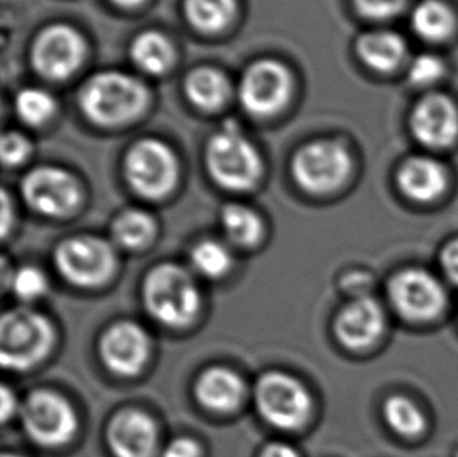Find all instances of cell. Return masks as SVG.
I'll return each instance as SVG.
<instances>
[{"label":"cell","mask_w":458,"mask_h":457,"mask_svg":"<svg viewBox=\"0 0 458 457\" xmlns=\"http://www.w3.org/2000/svg\"><path fill=\"white\" fill-rule=\"evenodd\" d=\"M148 90L131 75L106 71L89 79L81 91V106L94 123L118 125L143 112Z\"/></svg>","instance_id":"obj_1"},{"label":"cell","mask_w":458,"mask_h":457,"mask_svg":"<svg viewBox=\"0 0 458 457\" xmlns=\"http://www.w3.org/2000/svg\"><path fill=\"white\" fill-rule=\"evenodd\" d=\"M143 299L149 315L173 328L191 323L200 307V295L191 274L173 263L157 266L148 274Z\"/></svg>","instance_id":"obj_2"},{"label":"cell","mask_w":458,"mask_h":457,"mask_svg":"<svg viewBox=\"0 0 458 457\" xmlns=\"http://www.w3.org/2000/svg\"><path fill=\"white\" fill-rule=\"evenodd\" d=\"M211 177L232 192H244L261 176V159L235 121H227L207 146Z\"/></svg>","instance_id":"obj_3"},{"label":"cell","mask_w":458,"mask_h":457,"mask_svg":"<svg viewBox=\"0 0 458 457\" xmlns=\"http://www.w3.org/2000/svg\"><path fill=\"white\" fill-rule=\"evenodd\" d=\"M52 326L35 310L6 312L0 322V358L8 370H29L49 352Z\"/></svg>","instance_id":"obj_4"},{"label":"cell","mask_w":458,"mask_h":457,"mask_svg":"<svg viewBox=\"0 0 458 457\" xmlns=\"http://www.w3.org/2000/svg\"><path fill=\"white\" fill-rule=\"evenodd\" d=\"M255 404L261 417L280 429L302 427L311 410L304 385L282 371H271L255 385Z\"/></svg>","instance_id":"obj_5"},{"label":"cell","mask_w":458,"mask_h":457,"mask_svg":"<svg viewBox=\"0 0 458 457\" xmlns=\"http://www.w3.org/2000/svg\"><path fill=\"white\" fill-rule=\"evenodd\" d=\"M351 167V155L343 144L319 140L299 149L293 159V176L305 192L324 194L347 179Z\"/></svg>","instance_id":"obj_6"},{"label":"cell","mask_w":458,"mask_h":457,"mask_svg":"<svg viewBox=\"0 0 458 457\" xmlns=\"http://www.w3.org/2000/svg\"><path fill=\"white\" fill-rule=\"evenodd\" d=\"M125 177L144 198L160 199L173 190L177 180V160L165 142L143 140L125 157Z\"/></svg>","instance_id":"obj_7"},{"label":"cell","mask_w":458,"mask_h":457,"mask_svg":"<svg viewBox=\"0 0 458 457\" xmlns=\"http://www.w3.org/2000/svg\"><path fill=\"white\" fill-rule=\"evenodd\" d=\"M22 427L33 442L58 446L72 439L77 429L74 409L63 396L52 392H35L19 408Z\"/></svg>","instance_id":"obj_8"},{"label":"cell","mask_w":458,"mask_h":457,"mask_svg":"<svg viewBox=\"0 0 458 457\" xmlns=\"http://www.w3.org/2000/svg\"><path fill=\"white\" fill-rule=\"evenodd\" d=\"M114 253L106 241L96 237H77L55 249V265L71 284L94 287L106 282L114 272Z\"/></svg>","instance_id":"obj_9"},{"label":"cell","mask_w":458,"mask_h":457,"mask_svg":"<svg viewBox=\"0 0 458 457\" xmlns=\"http://www.w3.org/2000/svg\"><path fill=\"white\" fill-rule=\"evenodd\" d=\"M292 91V77L284 65L269 58L252 63L242 77V108L254 116H273L285 107Z\"/></svg>","instance_id":"obj_10"},{"label":"cell","mask_w":458,"mask_h":457,"mask_svg":"<svg viewBox=\"0 0 458 457\" xmlns=\"http://www.w3.org/2000/svg\"><path fill=\"white\" fill-rule=\"evenodd\" d=\"M87 44L69 25H50L39 33L31 49V62L39 74L50 81H64L81 68Z\"/></svg>","instance_id":"obj_11"},{"label":"cell","mask_w":458,"mask_h":457,"mask_svg":"<svg viewBox=\"0 0 458 457\" xmlns=\"http://www.w3.org/2000/svg\"><path fill=\"white\" fill-rule=\"evenodd\" d=\"M390 297L394 309L413 322L432 320L446 304V291L440 280L420 268L396 274L391 280Z\"/></svg>","instance_id":"obj_12"},{"label":"cell","mask_w":458,"mask_h":457,"mask_svg":"<svg viewBox=\"0 0 458 457\" xmlns=\"http://www.w3.org/2000/svg\"><path fill=\"white\" fill-rule=\"evenodd\" d=\"M22 194L31 209L46 217H66L74 211L81 192L77 180L64 169L41 167L22 180Z\"/></svg>","instance_id":"obj_13"},{"label":"cell","mask_w":458,"mask_h":457,"mask_svg":"<svg viewBox=\"0 0 458 457\" xmlns=\"http://www.w3.org/2000/svg\"><path fill=\"white\" fill-rule=\"evenodd\" d=\"M149 337L137 323H116L100 341L104 364L124 376H133L141 371L149 358Z\"/></svg>","instance_id":"obj_14"},{"label":"cell","mask_w":458,"mask_h":457,"mask_svg":"<svg viewBox=\"0 0 458 457\" xmlns=\"http://www.w3.org/2000/svg\"><path fill=\"white\" fill-rule=\"evenodd\" d=\"M411 130L428 148H447L458 138V108L443 94H430L418 102Z\"/></svg>","instance_id":"obj_15"},{"label":"cell","mask_w":458,"mask_h":457,"mask_svg":"<svg viewBox=\"0 0 458 457\" xmlns=\"http://www.w3.org/2000/svg\"><path fill=\"white\" fill-rule=\"evenodd\" d=\"M106 437L116 457H152L158 434L149 415L125 409L110 421Z\"/></svg>","instance_id":"obj_16"},{"label":"cell","mask_w":458,"mask_h":457,"mask_svg":"<svg viewBox=\"0 0 458 457\" xmlns=\"http://www.w3.org/2000/svg\"><path fill=\"white\" fill-rule=\"evenodd\" d=\"M384 328V309L372 297H359L347 304L335 323L338 339L349 348L371 345L382 335Z\"/></svg>","instance_id":"obj_17"},{"label":"cell","mask_w":458,"mask_h":457,"mask_svg":"<svg viewBox=\"0 0 458 457\" xmlns=\"http://www.w3.org/2000/svg\"><path fill=\"white\" fill-rule=\"evenodd\" d=\"M399 186L405 196L418 203H430L446 190L445 167L428 157H413L399 169Z\"/></svg>","instance_id":"obj_18"},{"label":"cell","mask_w":458,"mask_h":457,"mask_svg":"<svg viewBox=\"0 0 458 457\" xmlns=\"http://www.w3.org/2000/svg\"><path fill=\"white\" fill-rule=\"evenodd\" d=\"M244 385L240 376L229 368H208L196 384V396L205 408L217 412L235 409L242 401Z\"/></svg>","instance_id":"obj_19"},{"label":"cell","mask_w":458,"mask_h":457,"mask_svg":"<svg viewBox=\"0 0 458 457\" xmlns=\"http://www.w3.org/2000/svg\"><path fill=\"white\" fill-rule=\"evenodd\" d=\"M357 50L369 68L390 73L405 60L407 44L394 31H369L360 38Z\"/></svg>","instance_id":"obj_20"},{"label":"cell","mask_w":458,"mask_h":457,"mask_svg":"<svg viewBox=\"0 0 458 457\" xmlns=\"http://www.w3.org/2000/svg\"><path fill=\"white\" fill-rule=\"evenodd\" d=\"M185 88L188 99L204 110H216L230 96L229 79L215 68L192 71L186 79Z\"/></svg>","instance_id":"obj_21"},{"label":"cell","mask_w":458,"mask_h":457,"mask_svg":"<svg viewBox=\"0 0 458 457\" xmlns=\"http://www.w3.org/2000/svg\"><path fill=\"white\" fill-rule=\"evenodd\" d=\"M131 56L143 73L158 75L171 68L174 47L171 41L158 31H144L131 43Z\"/></svg>","instance_id":"obj_22"},{"label":"cell","mask_w":458,"mask_h":457,"mask_svg":"<svg viewBox=\"0 0 458 457\" xmlns=\"http://www.w3.org/2000/svg\"><path fill=\"white\" fill-rule=\"evenodd\" d=\"M411 25L420 37L440 43L451 37L455 18L451 8L440 0H424L411 14Z\"/></svg>","instance_id":"obj_23"},{"label":"cell","mask_w":458,"mask_h":457,"mask_svg":"<svg viewBox=\"0 0 458 457\" xmlns=\"http://www.w3.org/2000/svg\"><path fill=\"white\" fill-rule=\"evenodd\" d=\"M188 21L202 31H217L233 19L236 0H186Z\"/></svg>","instance_id":"obj_24"},{"label":"cell","mask_w":458,"mask_h":457,"mask_svg":"<svg viewBox=\"0 0 458 457\" xmlns=\"http://www.w3.org/2000/svg\"><path fill=\"white\" fill-rule=\"evenodd\" d=\"M221 224L230 240L240 246H252L260 240V218L242 204L225 205L221 213Z\"/></svg>","instance_id":"obj_25"},{"label":"cell","mask_w":458,"mask_h":457,"mask_svg":"<svg viewBox=\"0 0 458 457\" xmlns=\"http://www.w3.org/2000/svg\"><path fill=\"white\" fill-rule=\"evenodd\" d=\"M154 220L143 211H131L121 213L113 223V238L119 246L137 249L152 238Z\"/></svg>","instance_id":"obj_26"},{"label":"cell","mask_w":458,"mask_h":457,"mask_svg":"<svg viewBox=\"0 0 458 457\" xmlns=\"http://www.w3.org/2000/svg\"><path fill=\"white\" fill-rule=\"evenodd\" d=\"M384 414L391 429L403 435H416L426 427L421 409L405 396H391L385 402Z\"/></svg>","instance_id":"obj_27"},{"label":"cell","mask_w":458,"mask_h":457,"mask_svg":"<svg viewBox=\"0 0 458 457\" xmlns=\"http://www.w3.org/2000/svg\"><path fill=\"white\" fill-rule=\"evenodd\" d=\"M191 263L194 270L205 278H223L232 266V255L221 243L205 240L192 249Z\"/></svg>","instance_id":"obj_28"},{"label":"cell","mask_w":458,"mask_h":457,"mask_svg":"<svg viewBox=\"0 0 458 457\" xmlns=\"http://www.w3.org/2000/svg\"><path fill=\"white\" fill-rule=\"evenodd\" d=\"M16 113L25 124L41 125L55 112V100L39 88H25L16 98Z\"/></svg>","instance_id":"obj_29"},{"label":"cell","mask_w":458,"mask_h":457,"mask_svg":"<svg viewBox=\"0 0 458 457\" xmlns=\"http://www.w3.org/2000/svg\"><path fill=\"white\" fill-rule=\"evenodd\" d=\"M10 287L13 293L25 303L35 301L38 297H43L47 290V279L44 272L35 266H22L16 272H12Z\"/></svg>","instance_id":"obj_30"},{"label":"cell","mask_w":458,"mask_h":457,"mask_svg":"<svg viewBox=\"0 0 458 457\" xmlns=\"http://www.w3.org/2000/svg\"><path fill=\"white\" fill-rule=\"evenodd\" d=\"M445 74V63L440 56L434 54H422L416 56L409 68V79L413 85L428 87L437 81H440Z\"/></svg>","instance_id":"obj_31"},{"label":"cell","mask_w":458,"mask_h":457,"mask_svg":"<svg viewBox=\"0 0 458 457\" xmlns=\"http://www.w3.org/2000/svg\"><path fill=\"white\" fill-rule=\"evenodd\" d=\"M30 142L25 136L21 135V134H14V132L5 134L2 138V142H0L2 160L10 167L22 163L30 154Z\"/></svg>","instance_id":"obj_32"},{"label":"cell","mask_w":458,"mask_h":457,"mask_svg":"<svg viewBox=\"0 0 458 457\" xmlns=\"http://www.w3.org/2000/svg\"><path fill=\"white\" fill-rule=\"evenodd\" d=\"M407 0H355V5L366 18L386 19L403 12Z\"/></svg>","instance_id":"obj_33"},{"label":"cell","mask_w":458,"mask_h":457,"mask_svg":"<svg viewBox=\"0 0 458 457\" xmlns=\"http://www.w3.org/2000/svg\"><path fill=\"white\" fill-rule=\"evenodd\" d=\"M163 457H199V446L194 440L179 437L167 444Z\"/></svg>","instance_id":"obj_34"},{"label":"cell","mask_w":458,"mask_h":457,"mask_svg":"<svg viewBox=\"0 0 458 457\" xmlns=\"http://www.w3.org/2000/svg\"><path fill=\"white\" fill-rule=\"evenodd\" d=\"M441 265L447 278L458 284V238L447 243L441 253Z\"/></svg>","instance_id":"obj_35"},{"label":"cell","mask_w":458,"mask_h":457,"mask_svg":"<svg viewBox=\"0 0 458 457\" xmlns=\"http://www.w3.org/2000/svg\"><path fill=\"white\" fill-rule=\"evenodd\" d=\"M261 457H299V454L292 445L282 444V442H274L263 450Z\"/></svg>","instance_id":"obj_36"},{"label":"cell","mask_w":458,"mask_h":457,"mask_svg":"<svg viewBox=\"0 0 458 457\" xmlns=\"http://www.w3.org/2000/svg\"><path fill=\"white\" fill-rule=\"evenodd\" d=\"M18 408H21V406L16 401L14 393L4 387L2 389V418H4V421L10 420V417L18 410Z\"/></svg>","instance_id":"obj_37"},{"label":"cell","mask_w":458,"mask_h":457,"mask_svg":"<svg viewBox=\"0 0 458 457\" xmlns=\"http://www.w3.org/2000/svg\"><path fill=\"white\" fill-rule=\"evenodd\" d=\"M8 211H10V205H8V198H6L5 193H4V226H2V230H4V235L8 232V223H10V218H8Z\"/></svg>","instance_id":"obj_38"},{"label":"cell","mask_w":458,"mask_h":457,"mask_svg":"<svg viewBox=\"0 0 458 457\" xmlns=\"http://www.w3.org/2000/svg\"><path fill=\"white\" fill-rule=\"evenodd\" d=\"M112 2L121 6H135L140 5L144 0H112Z\"/></svg>","instance_id":"obj_39"},{"label":"cell","mask_w":458,"mask_h":457,"mask_svg":"<svg viewBox=\"0 0 458 457\" xmlns=\"http://www.w3.org/2000/svg\"><path fill=\"white\" fill-rule=\"evenodd\" d=\"M2 457H21V456H14V454H4Z\"/></svg>","instance_id":"obj_40"}]
</instances>
